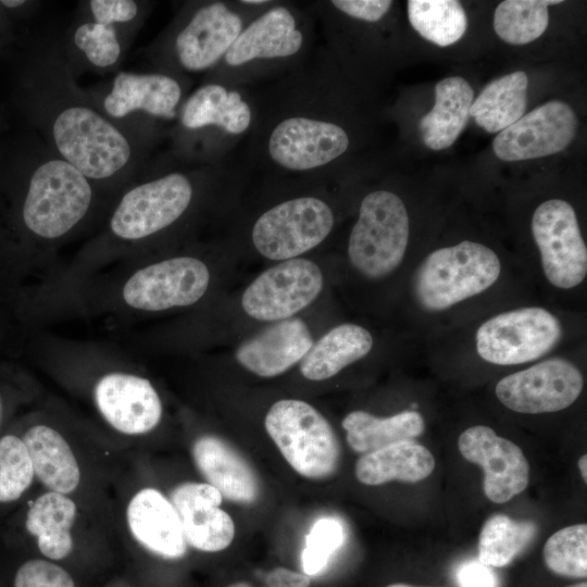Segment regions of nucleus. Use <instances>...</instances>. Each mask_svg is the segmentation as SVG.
<instances>
[{
    "label": "nucleus",
    "mask_w": 587,
    "mask_h": 587,
    "mask_svg": "<svg viewBox=\"0 0 587 587\" xmlns=\"http://www.w3.org/2000/svg\"><path fill=\"white\" fill-rule=\"evenodd\" d=\"M11 102L29 129H38L57 155L92 182L112 180L134 165L128 136L100 109L74 95L50 96L13 82Z\"/></svg>",
    "instance_id": "1"
},
{
    "label": "nucleus",
    "mask_w": 587,
    "mask_h": 587,
    "mask_svg": "<svg viewBox=\"0 0 587 587\" xmlns=\"http://www.w3.org/2000/svg\"><path fill=\"white\" fill-rule=\"evenodd\" d=\"M501 263L489 247L471 240L430 252L413 279L417 303L439 312L477 296L499 278Z\"/></svg>",
    "instance_id": "2"
},
{
    "label": "nucleus",
    "mask_w": 587,
    "mask_h": 587,
    "mask_svg": "<svg viewBox=\"0 0 587 587\" xmlns=\"http://www.w3.org/2000/svg\"><path fill=\"white\" fill-rule=\"evenodd\" d=\"M409 235V215L401 198L388 190H374L361 201L349 236V260L365 277L383 278L402 262Z\"/></svg>",
    "instance_id": "3"
},
{
    "label": "nucleus",
    "mask_w": 587,
    "mask_h": 587,
    "mask_svg": "<svg viewBox=\"0 0 587 587\" xmlns=\"http://www.w3.org/2000/svg\"><path fill=\"white\" fill-rule=\"evenodd\" d=\"M264 425L283 457L300 475L321 479L338 466L339 445L327 420L311 404L297 399L275 402Z\"/></svg>",
    "instance_id": "4"
},
{
    "label": "nucleus",
    "mask_w": 587,
    "mask_h": 587,
    "mask_svg": "<svg viewBox=\"0 0 587 587\" xmlns=\"http://www.w3.org/2000/svg\"><path fill=\"white\" fill-rule=\"evenodd\" d=\"M195 186L189 174L171 171L124 192L109 221L111 234L124 241L147 239L177 222L189 209Z\"/></svg>",
    "instance_id": "5"
},
{
    "label": "nucleus",
    "mask_w": 587,
    "mask_h": 587,
    "mask_svg": "<svg viewBox=\"0 0 587 587\" xmlns=\"http://www.w3.org/2000/svg\"><path fill=\"white\" fill-rule=\"evenodd\" d=\"M335 223L329 204L319 197H296L266 210L255 221L251 239L258 252L276 261L295 259L319 246Z\"/></svg>",
    "instance_id": "6"
},
{
    "label": "nucleus",
    "mask_w": 587,
    "mask_h": 587,
    "mask_svg": "<svg viewBox=\"0 0 587 587\" xmlns=\"http://www.w3.org/2000/svg\"><path fill=\"white\" fill-rule=\"evenodd\" d=\"M561 335L558 317L547 309L520 308L485 321L476 332V350L491 364L515 365L541 358Z\"/></svg>",
    "instance_id": "7"
},
{
    "label": "nucleus",
    "mask_w": 587,
    "mask_h": 587,
    "mask_svg": "<svg viewBox=\"0 0 587 587\" xmlns=\"http://www.w3.org/2000/svg\"><path fill=\"white\" fill-rule=\"evenodd\" d=\"M346 129L316 114H290L275 122L266 135L268 159L280 170L320 171L349 148Z\"/></svg>",
    "instance_id": "8"
},
{
    "label": "nucleus",
    "mask_w": 587,
    "mask_h": 587,
    "mask_svg": "<svg viewBox=\"0 0 587 587\" xmlns=\"http://www.w3.org/2000/svg\"><path fill=\"white\" fill-rule=\"evenodd\" d=\"M532 233L550 284L560 289L578 286L587 274V249L573 207L561 199L540 203Z\"/></svg>",
    "instance_id": "9"
},
{
    "label": "nucleus",
    "mask_w": 587,
    "mask_h": 587,
    "mask_svg": "<svg viewBox=\"0 0 587 587\" xmlns=\"http://www.w3.org/2000/svg\"><path fill=\"white\" fill-rule=\"evenodd\" d=\"M208 266L193 257H175L136 271L124 284V302L136 310L163 311L188 307L208 290Z\"/></svg>",
    "instance_id": "10"
},
{
    "label": "nucleus",
    "mask_w": 587,
    "mask_h": 587,
    "mask_svg": "<svg viewBox=\"0 0 587 587\" xmlns=\"http://www.w3.org/2000/svg\"><path fill=\"white\" fill-rule=\"evenodd\" d=\"M323 288V274L314 262L295 258L261 273L241 297L243 311L259 321H282L311 304Z\"/></svg>",
    "instance_id": "11"
},
{
    "label": "nucleus",
    "mask_w": 587,
    "mask_h": 587,
    "mask_svg": "<svg viewBox=\"0 0 587 587\" xmlns=\"http://www.w3.org/2000/svg\"><path fill=\"white\" fill-rule=\"evenodd\" d=\"M583 386V375L572 362L552 358L501 378L496 396L514 412L550 413L574 403Z\"/></svg>",
    "instance_id": "12"
},
{
    "label": "nucleus",
    "mask_w": 587,
    "mask_h": 587,
    "mask_svg": "<svg viewBox=\"0 0 587 587\" xmlns=\"http://www.w3.org/2000/svg\"><path fill=\"white\" fill-rule=\"evenodd\" d=\"M577 117L563 101L546 102L501 130L492 141L503 161H523L555 154L575 138Z\"/></svg>",
    "instance_id": "13"
},
{
    "label": "nucleus",
    "mask_w": 587,
    "mask_h": 587,
    "mask_svg": "<svg viewBox=\"0 0 587 587\" xmlns=\"http://www.w3.org/2000/svg\"><path fill=\"white\" fill-rule=\"evenodd\" d=\"M460 453L484 471L485 496L504 503L526 489L529 464L522 449L486 425L469 427L458 439Z\"/></svg>",
    "instance_id": "14"
},
{
    "label": "nucleus",
    "mask_w": 587,
    "mask_h": 587,
    "mask_svg": "<svg viewBox=\"0 0 587 587\" xmlns=\"http://www.w3.org/2000/svg\"><path fill=\"white\" fill-rule=\"evenodd\" d=\"M245 23L241 15L222 1L198 7L175 35L173 51L179 66L202 72L225 57Z\"/></svg>",
    "instance_id": "15"
},
{
    "label": "nucleus",
    "mask_w": 587,
    "mask_h": 587,
    "mask_svg": "<svg viewBox=\"0 0 587 587\" xmlns=\"http://www.w3.org/2000/svg\"><path fill=\"white\" fill-rule=\"evenodd\" d=\"M93 400L104 421L124 435L147 434L162 417V402L155 388L136 374H104L93 387Z\"/></svg>",
    "instance_id": "16"
},
{
    "label": "nucleus",
    "mask_w": 587,
    "mask_h": 587,
    "mask_svg": "<svg viewBox=\"0 0 587 587\" xmlns=\"http://www.w3.org/2000/svg\"><path fill=\"white\" fill-rule=\"evenodd\" d=\"M222 500L221 492L208 483L187 482L172 490L170 501L180 519L187 546L216 552L230 545L235 525L220 508Z\"/></svg>",
    "instance_id": "17"
},
{
    "label": "nucleus",
    "mask_w": 587,
    "mask_h": 587,
    "mask_svg": "<svg viewBox=\"0 0 587 587\" xmlns=\"http://www.w3.org/2000/svg\"><path fill=\"white\" fill-rule=\"evenodd\" d=\"M304 45V34L294 12L285 5H274L245 25L223 62L238 68L257 61H273L298 54Z\"/></svg>",
    "instance_id": "18"
},
{
    "label": "nucleus",
    "mask_w": 587,
    "mask_h": 587,
    "mask_svg": "<svg viewBox=\"0 0 587 587\" xmlns=\"http://www.w3.org/2000/svg\"><path fill=\"white\" fill-rule=\"evenodd\" d=\"M126 523L136 542L152 554L168 560L185 555L180 519L160 490L145 487L136 491L126 507Z\"/></svg>",
    "instance_id": "19"
},
{
    "label": "nucleus",
    "mask_w": 587,
    "mask_h": 587,
    "mask_svg": "<svg viewBox=\"0 0 587 587\" xmlns=\"http://www.w3.org/2000/svg\"><path fill=\"white\" fill-rule=\"evenodd\" d=\"M182 95L180 84L170 75L121 72L102 100L101 112L114 120L133 112L171 120L177 114Z\"/></svg>",
    "instance_id": "20"
},
{
    "label": "nucleus",
    "mask_w": 587,
    "mask_h": 587,
    "mask_svg": "<svg viewBox=\"0 0 587 587\" xmlns=\"http://www.w3.org/2000/svg\"><path fill=\"white\" fill-rule=\"evenodd\" d=\"M312 345L307 324L299 319H286L240 344L235 357L255 375L273 377L302 360Z\"/></svg>",
    "instance_id": "21"
},
{
    "label": "nucleus",
    "mask_w": 587,
    "mask_h": 587,
    "mask_svg": "<svg viewBox=\"0 0 587 587\" xmlns=\"http://www.w3.org/2000/svg\"><path fill=\"white\" fill-rule=\"evenodd\" d=\"M191 453L198 471L224 498L240 503L258 499L259 483L252 469L226 441L212 435L200 436Z\"/></svg>",
    "instance_id": "22"
},
{
    "label": "nucleus",
    "mask_w": 587,
    "mask_h": 587,
    "mask_svg": "<svg viewBox=\"0 0 587 587\" xmlns=\"http://www.w3.org/2000/svg\"><path fill=\"white\" fill-rule=\"evenodd\" d=\"M77 505L66 495L45 491L26 512L25 528L34 537L41 558L61 564L73 553L72 529L77 519Z\"/></svg>",
    "instance_id": "23"
},
{
    "label": "nucleus",
    "mask_w": 587,
    "mask_h": 587,
    "mask_svg": "<svg viewBox=\"0 0 587 587\" xmlns=\"http://www.w3.org/2000/svg\"><path fill=\"white\" fill-rule=\"evenodd\" d=\"M22 439L28 450L35 478L49 491L73 494L80 484V467L63 435L50 425L33 424Z\"/></svg>",
    "instance_id": "24"
},
{
    "label": "nucleus",
    "mask_w": 587,
    "mask_h": 587,
    "mask_svg": "<svg viewBox=\"0 0 587 587\" xmlns=\"http://www.w3.org/2000/svg\"><path fill=\"white\" fill-rule=\"evenodd\" d=\"M183 127L189 130L217 127L228 135H241L252 122V111L240 92L209 83L184 102L179 112Z\"/></svg>",
    "instance_id": "25"
},
{
    "label": "nucleus",
    "mask_w": 587,
    "mask_h": 587,
    "mask_svg": "<svg viewBox=\"0 0 587 587\" xmlns=\"http://www.w3.org/2000/svg\"><path fill=\"white\" fill-rule=\"evenodd\" d=\"M474 90L461 76H449L435 86V104L425 114L419 128L424 145L444 150L458 139L467 124Z\"/></svg>",
    "instance_id": "26"
},
{
    "label": "nucleus",
    "mask_w": 587,
    "mask_h": 587,
    "mask_svg": "<svg viewBox=\"0 0 587 587\" xmlns=\"http://www.w3.org/2000/svg\"><path fill=\"white\" fill-rule=\"evenodd\" d=\"M435 469V459L424 446L405 440L362 455L355 464L357 479L369 486L391 480L417 483Z\"/></svg>",
    "instance_id": "27"
},
{
    "label": "nucleus",
    "mask_w": 587,
    "mask_h": 587,
    "mask_svg": "<svg viewBox=\"0 0 587 587\" xmlns=\"http://www.w3.org/2000/svg\"><path fill=\"white\" fill-rule=\"evenodd\" d=\"M372 347L373 337L363 326L351 323L338 325L312 345L300 364V372L310 380L330 378L364 358Z\"/></svg>",
    "instance_id": "28"
},
{
    "label": "nucleus",
    "mask_w": 587,
    "mask_h": 587,
    "mask_svg": "<svg viewBox=\"0 0 587 587\" xmlns=\"http://www.w3.org/2000/svg\"><path fill=\"white\" fill-rule=\"evenodd\" d=\"M347 442L359 453H369L389 445L413 440L425 429L423 416L415 411H403L389 417H377L365 411H353L342 422Z\"/></svg>",
    "instance_id": "29"
},
{
    "label": "nucleus",
    "mask_w": 587,
    "mask_h": 587,
    "mask_svg": "<svg viewBox=\"0 0 587 587\" xmlns=\"http://www.w3.org/2000/svg\"><path fill=\"white\" fill-rule=\"evenodd\" d=\"M527 87L528 77L523 71L494 79L473 100L470 115L486 132H501L525 114Z\"/></svg>",
    "instance_id": "30"
},
{
    "label": "nucleus",
    "mask_w": 587,
    "mask_h": 587,
    "mask_svg": "<svg viewBox=\"0 0 587 587\" xmlns=\"http://www.w3.org/2000/svg\"><path fill=\"white\" fill-rule=\"evenodd\" d=\"M408 17L426 40L447 47L460 40L467 28V16L457 0H410Z\"/></svg>",
    "instance_id": "31"
},
{
    "label": "nucleus",
    "mask_w": 587,
    "mask_h": 587,
    "mask_svg": "<svg viewBox=\"0 0 587 587\" xmlns=\"http://www.w3.org/2000/svg\"><path fill=\"white\" fill-rule=\"evenodd\" d=\"M537 526L529 521H515L494 514L484 523L478 537V561L488 566L510 564L530 542Z\"/></svg>",
    "instance_id": "32"
},
{
    "label": "nucleus",
    "mask_w": 587,
    "mask_h": 587,
    "mask_svg": "<svg viewBox=\"0 0 587 587\" xmlns=\"http://www.w3.org/2000/svg\"><path fill=\"white\" fill-rule=\"evenodd\" d=\"M560 0H505L494 13V29L505 42L525 45L540 37L548 27V5Z\"/></svg>",
    "instance_id": "33"
},
{
    "label": "nucleus",
    "mask_w": 587,
    "mask_h": 587,
    "mask_svg": "<svg viewBox=\"0 0 587 587\" xmlns=\"http://www.w3.org/2000/svg\"><path fill=\"white\" fill-rule=\"evenodd\" d=\"M544 561L552 573L570 578L587 576V525L576 524L559 529L546 541Z\"/></svg>",
    "instance_id": "34"
},
{
    "label": "nucleus",
    "mask_w": 587,
    "mask_h": 587,
    "mask_svg": "<svg viewBox=\"0 0 587 587\" xmlns=\"http://www.w3.org/2000/svg\"><path fill=\"white\" fill-rule=\"evenodd\" d=\"M34 479L33 463L22 437L3 435L0 438V503L20 499Z\"/></svg>",
    "instance_id": "35"
},
{
    "label": "nucleus",
    "mask_w": 587,
    "mask_h": 587,
    "mask_svg": "<svg viewBox=\"0 0 587 587\" xmlns=\"http://www.w3.org/2000/svg\"><path fill=\"white\" fill-rule=\"evenodd\" d=\"M344 540L345 530L338 520L334 517L317 520L305 537V547L301 553L303 573L313 576L322 572Z\"/></svg>",
    "instance_id": "36"
},
{
    "label": "nucleus",
    "mask_w": 587,
    "mask_h": 587,
    "mask_svg": "<svg viewBox=\"0 0 587 587\" xmlns=\"http://www.w3.org/2000/svg\"><path fill=\"white\" fill-rule=\"evenodd\" d=\"M73 41L88 62L97 67H110L121 57L122 47L113 25L93 21L82 23L74 30Z\"/></svg>",
    "instance_id": "37"
},
{
    "label": "nucleus",
    "mask_w": 587,
    "mask_h": 587,
    "mask_svg": "<svg viewBox=\"0 0 587 587\" xmlns=\"http://www.w3.org/2000/svg\"><path fill=\"white\" fill-rule=\"evenodd\" d=\"M9 587H77L72 573L45 558H30L13 572Z\"/></svg>",
    "instance_id": "38"
},
{
    "label": "nucleus",
    "mask_w": 587,
    "mask_h": 587,
    "mask_svg": "<svg viewBox=\"0 0 587 587\" xmlns=\"http://www.w3.org/2000/svg\"><path fill=\"white\" fill-rule=\"evenodd\" d=\"M89 9L93 22L103 25L132 22L138 14V4L133 0H91Z\"/></svg>",
    "instance_id": "39"
},
{
    "label": "nucleus",
    "mask_w": 587,
    "mask_h": 587,
    "mask_svg": "<svg viewBox=\"0 0 587 587\" xmlns=\"http://www.w3.org/2000/svg\"><path fill=\"white\" fill-rule=\"evenodd\" d=\"M330 3L346 15L366 22L379 21L392 4L389 0H334Z\"/></svg>",
    "instance_id": "40"
},
{
    "label": "nucleus",
    "mask_w": 587,
    "mask_h": 587,
    "mask_svg": "<svg viewBox=\"0 0 587 587\" xmlns=\"http://www.w3.org/2000/svg\"><path fill=\"white\" fill-rule=\"evenodd\" d=\"M457 579L460 587H497V577L490 566L478 560L462 564Z\"/></svg>",
    "instance_id": "41"
},
{
    "label": "nucleus",
    "mask_w": 587,
    "mask_h": 587,
    "mask_svg": "<svg viewBox=\"0 0 587 587\" xmlns=\"http://www.w3.org/2000/svg\"><path fill=\"white\" fill-rule=\"evenodd\" d=\"M268 587H309L310 576L285 567L271 571L266 577Z\"/></svg>",
    "instance_id": "42"
},
{
    "label": "nucleus",
    "mask_w": 587,
    "mask_h": 587,
    "mask_svg": "<svg viewBox=\"0 0 587 587\" xmlns=\"http://www.w3.org/2000/svg\"><path fill=\"white\" fill-rule=\"evenodd\" d=\"M15 20L0 5V57L13 42L18 29L15 27Z\"/></svg>",
    "instance_id": "43"
},
{
    "label": "nucleus",
    "mask_w": 587,
    "mask_h": 587,
    "mask_svg": "<svg viewBox=\"0 0 587 587\" xmlns=\"http://www.w3.org/2000/svg\"><path fill=\"white\" fill-rule=\"evenodd\" d=\"M578 469H579L582 478L586 483L587 482V454H583L578 459Z\"/></svg>",
    "instance_id": "44"
},
{
    "label": "nucleus",
    "mask_w": 587,
    "mask_h": 587,
    "mask_svg": "<svg viewBox=\"0 0 587 587\" xmlns=\"http://www.w3.org/2000/svg\"><path fill=\"white\" fill-rule=\"evenodd\" d=\"M240 3L247 4V5H261V4L268 3V1H266V0H243V1H240Z\"/></svg>",
    "instance_id": "45"
},
{
    "label": "nucleus",
    "mask_w": 587,
    "mask_h": 587,
    "mask_svg": "<svg viewBox=\"0 0 587 587\" xmlns=\"http://www.w3.org/2000/svg\"><path fill=\"white\" fill-rule=\"evenodd\" d=\"M228 587H251V586L245 582H238V583H234L229 585Z\"/></svg>",
    "instance_id": "46"
},
{
    "label": "nucleus",
    "mask_w": 587,
    "mask_h": 587,
    "mask_svg": "<svg viewBox=\"0 0 587 587\" xmlns=\"http://www.w3.org/2000/svg\"><path fill=\"white\" fill-rule=\"evenodd\" d=\"M386 587H414V586L402 584V583H397V584H390V585H388Z\"/></svg>",
    "instance_id": "47"
},
{
    "label": "nucleus",
    "mask_w": 587,
    "mask_h": 587,
    "mask_svg": "<svg viewBox=\"0 0 587 587\" xmlns=\"http://www.w3.org/2000/svg\"><path fill=\"white\" fill-rule=\"evenodd\" d=\"M567 587H587V583L586 582H580V583H577V584L570 585Z\"/></svg>",
    "instance_id": "48"
},
{
    "label": "nucleus",
    "mask_w": 587,
    "mask_h": 587,
    "mask_svg": "<svg viewBox=\"0 0 587 587\" xmlns=\"http://www.w3.org/2000/svg\"><path fill=\"white\" fill-rule=\"evenodd\" d=\"M4 129V122H3V116H2V113H1V110H0V132Z\"/></svg>",
    "instance_id": "49"
}]
</instances>
